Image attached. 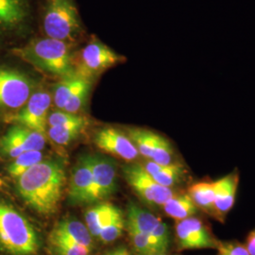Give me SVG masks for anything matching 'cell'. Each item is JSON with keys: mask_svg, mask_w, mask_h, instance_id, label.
<instances>
[{"mask_svg": "<svg viewBox=\"0 0 255 255\" xmlns=\"http://www.w3.org/2000/svg\"><path fill=\"white\" fill-rule=\"evenodd\" d=\"M95 143L101 150L128 162L135 160L139 155L128 136L113 128L100 130L95 137Z\"/></svg>", "mask_w": 255, "mask_h": 255, "instance_id": "4fadbf2b", "label": "cell"}, {"mask_svg": "<svg viewBox=\"0 0 255 255\" xmlns=\"http://www.w3.org/2000/svg\"><path fill=\"white\" fill-rule=\"evenodd\" d=\"M85 118L75 115V114H70L67 112H64L63 110L55 111L52 112L50 115H48L47 119V125L48 127H57V126H63V125H67V124H72L79 122Z\"/></svg>", "mask_w": 255, "mask_h": 255, "instance_id": "4dcf8cb0", "label": "cell"}, {"mask_svg": "<svg viewBox=\"0 0 255 255\" xmlns=\"http://www.w3.org/2000/svg\"><path fill=\"white\" fill-rule=\"evenodd\" d=\"M12 53L47 74L64 79L76 74L68 43L53 38H40L26 46L14 48Z\"/></svg>", "mask_w": 255, "mask_h": 255, "instance_id": "7a4b0ae2", "label": "cell"}, {"mask_svg": "<svg viewBox=\"0 0 255 255\" xmlns=\"http://www.w3.org/2000/svg\"><path fill=\"white\" fill-rule=\"evenodd\" d=\"M219 255H251L246 245L237 241H219L218 246Z\"/></svg>", "mask_w": 255, "mask_h": 255, "instance_id": "1f68e13d", "label": "cell"}, {"mask_svg": "<svg viewBox=\"0 0 255 255\" xmlns=\"http://www.w3.org/2000/svg\"><path fill=\"white\" fill-rule=\"evenodd\" d=\"M116 208L117 207L111 203L101 202L92 206L91 208L85 212L84 219L86 227L91 234L92 237L99 238L101 230L109 221Z\"/></svg>", "mask_w": 255, "mask_h": 255, "instance_id": "ffe728a7", "label": "cell"}, {"mask_svg": "<svg viewBox=\"0 0 255 255\" xmlns=\"http://www.w3.org/2000/svg\"><path fill=\"white\" fill-rule=\"evenodd\" d=\"M43 30L46 37L69 43L82 32V22L74 0H45Z\"/></svg>", "mask_w": 255, "mask_h": 255, "instance_id": "277c9868", "label": "cell"}, {"mask_svg": "<svg viewBox=\"0 0 255 255\" xmlns=\"http://www.w3.org/2000/svg\"><path fill=\"white\" fill-rule=\"evenodd\" d=\"M94 201H104L117 191L116 165L109 158L91 156Z\"/></svg>", "mask_w": 255, "mask_h": 255, "instance_id": "8fae6325", "label": "cell"}, {"mask_svg": "<svg viewBox=\"0 0 255 255\" xmlns=\"http://www.w3.org/2000/svg\"><path fill=\"white\" fill-rule=\"evenodd\" d=\"M28 14V0H0V29L17 28L26 23Z\"/></svg>", "mask_w": 255, "mask_h": 255, "instance_id": "2e32d148", "label": "cell"}, {"mask_svg": "<svg viewBox=\"0 0 255 255\" xmlns=\"http://www.w3.org/2000/svg\"><path fill=\"white\" fill-rule=\"evenodd\" d=\"M68 198L69 201L74 204L95 202L93 191L91 156H83L74 166L69 181Z\"/></svg>", "mask_w": 255, "mask_h": 255, "instance_id": "7c38bea8", "label": "cell"}, {"mask_svg": "<svg viewBox=\"0 0 255 255\" xmlns=\"http://www.w3.org/2000/svg\"><path fill=\"white\" fill-rule=\"evenodd\" d=\"M127 230L131 245L136 252L137 255H160L154 243L151 241L148 236L144 235L134 229L127 227Z\"/></svg>", "mask_w": 255, "mask_h": 255, "instance_id": "83f0119b", "label": "cell"}, {"mask_svg": "<svg viewBox=\"0 0 255 255\" xmlns=\"http://www.w3.org/2000/svg\"><path fill=\"white\" fill-rule=\"evenodd\" d=\"M142 166L153 178L155 182L168 188H171L175 184L179 183L185 173L183 166L177 163L161 165L150 161L146 162Z\"/></svg>", "mask_w": 255, "mask_h": 255, "instance_id": "e0dca14e", "label": "cell"}, {"mask_svg": "<svg viewBox=\"0 0 255 255\" xmlns=\"http://www.w3.org/2000/svg\"><path fill=\"white\" fill-rule=\"evenodd\" d=\"M124 178L139 198L149 205L163 206L174 195L172 188L155 182L142 164H128L123 167Z\"/></svg>", "mask_w": 255, "mask_h": 255, "instance_id": "8992f818", "label": "cell"}, {"mask_svg": "<svg viewBox=\"0 0 255 255\" xmlns=\"http://www.w3.org/2000/svg\"><path fill=\"white\" fill-rule=\"evenodd\" d=\"M238 184L239 175L237 172L228 174L218 181L213 182L215 206L218 213L219 221L223 222L229 212L234 207Z\"/></svg>", "mask_w": 255, "mask_h": 255, "instance_id": "5bb4252c", "label": "cell"}, {"mask_svg": "<svg viewBox=\"0 0 255 255\" xmlns=\"http://www.w3.org/2000/svg\"><path fill=\"white\" fill-rule=\"evenodd\" d=\"M199 210L203 211L210 217L219 220L215 206V195L213 182H196L188 188L187 193Z\"/></svg>", "mask_w": 255, "mask_h": 255, "instance_id": "ac0fdd59", "label": "cell"}, {"mask_svg": "<svg viewBox=\"0 0 255 255\" xmlns=\"http://www.w3.org/2000/svg\"><path fill=\"white\" fill-rule=\"evenodd\" d=\"M123 58L97 39H93L80 52L78 60H74L75 72L84 79L90 80L106 69L119 64Z\"/></svg>", "mask_w": 255, "mask_h": 255, "instance_id": "5b68a950", "label": "cell"}, {"mask_svg": "<svg viewBox=\"0 0 255 255\" xmlns=\"http://www.w3.org/2000/svg\"><path fill=\"white\" fill-rule=\"evenodd\" d=\"M51 101L52 97L46 91L32 93L26 105L17 114L11 116L9 120L46 136Z\"/></svg>", "mask_w": 255, "mask_h": 255, "instance_id": "9c48e42d", "label": "cell"}, {"mask_svg": "<svg viewBox=\"0 0 255 255\" xmlns=\"http://www.w3.org/2000/svg\"><path fill=\"white\" fill-rule=\"evenodd\" d=\"M90 89H91V81L85 79L71 96V98L66 102L63 111L77 115L84 107Z\"/></svg>", "mask_w": 255, "mask_h": 255, "instance_id": "f1b7e54d", "label": "cell"}, {"mask_svg": "<svg viewBox=\"0 0 255 255\" xmlns=\"http://www.w3.org/2000/svg\"><path fill=\"white\" fill-rule=\"evenodd\" d=\"M246 247L251 255H255V229L247 237Z\"/></svg>", "mask_w": 255, "mask_h": 255, "instance_id": "d6a6232c", "label": "cell"}, {"mask_svg": "<svg viewBox=\"0 0 255 255\" xmlns=\"http://www.w3.org/2000/svg\"><path fill=\"white\" fill-rule=\"evenodd\" d=\"M84 80V78L75 74L73 76L62 79L61 82H58L55 85L52 97L55 106L59 110L64 109L66 102Z\"/></svg>", "mask_w": 255, "mask_h": 255, "instance_id": "603a6c76", "label": "cell"}, {"mask_svg": "<svg viewBox=\"0 0 255 255\" xmlns=\"http://www.w3.org/2000/svg\"><path fill=\"white\" fill-rule=\"evenodd\" d=\"M39 247V237L29 221L9 204L0 202V249L11 255H33Z\"/></svg>", "mask_w": 255, "mask_h": 255, "instance_id": "3957f363", "label": "cell"}, {"mask_svg": "<svg viewBox=\"0 0 255 255\" xmlns=\"http://www.w3.org/2000/svg\"><path fill=\"white\" fill-rule=\"evenodd\" d=\"M126 225L123 213L119 208H116L114 211L109 221L101 230L99 238L103 243H111L121 237Z\"/></svg>", "mask_w": 255, "mask_h": 255, "instance_id": "484cf974", "label": "cell"}, {"mask_svg": "<svg viewBox=\"0 0 255 255\" xmlns=\"http://www.w3.org/2000/svg\"><path fill=\"white\" fill-rule=\"evenodd\" d=\"M44 159L42 150H32L24 152L15 159L8 166V172L10 177L17 179L24 172H26L30 167L39 164Z\"/></svg>", "mask_w": 255, "mask_h": 255, "instance_id": "d4e9b609", "label": "cell"}, {"mask_svg": "<svg viewBox=\"0 0 255 255\" xmlns=\"http://www.w3.org/2000/svg\"><path fill=\"white\" fill-rule=\"evenodd\" d=\"M104 255H120V252H119V249H118V250H116L114 252H111V253H108V254Z\"/></svg>", "mask_w": 255, "mask_h": 255, "instance_id": "e575fe53", "label": "cell"}, {"mask_svg": "<svg viewBox=\"0 0 255 255\" xmlns=\"http://www.w3.org/2000/svg\"><path fill=\"white\" fill-rule=\"evenodd\" d=\"M163 207L165 214L177 221L195 217L199 212V208L188 194H174Z\"/></svg>", "mask_w": 255, "mask_h": 255, "instance_id": "44dd1931", "label": "cell"}, {"mask_svg": "<svg viewBox=\"0 0 255 255\" xmlns=\"http://www.w3.org/2000/svg\"><path fill=\"white\" fill-rule=\"evenodd\" d=\"M65 170L62 161L43 160L19 176L16 186L27 205L43 216H51L62 199Z\"/></svg>", "mask_w": 255, "mask_h": 255, "instance_id": "6da1fadb", "label": "cell"}, {"mask_svg": "<svg viewBox=\"0 0 255 255\" xmlns=\"http://www.w3.org/2000/svg\"><path fill=\"white\" fill-rule=\"evenodd\" d=\"M45 146V135L20 125L10 128L0 139V151L11 159L27 151L43 150Z\"/></svg>", "mask_w": 255, "mask_h": 255, "instance_id": "30bf717a", "label": "cell"}, {"mask_svg": "<svg viewBox=\"0 0 255 255\" xmlns=\"http://www.w3.org/2000/svg\"><path fill=\"white\" fill-rule=\"evenodd\" d=\"M176 242L179 251L218 249L219 240L201 219L192 217L177 221Z\"/></svg>", "mask_w": 255, "mask_h": 255, "instance_id": "ba28073f", "label": "cell"}, {"mask_svg": "<svg viewBox=\"0 0 255 255\" xmlns=\"http://www.w3.org/2000/svg\"><path fill=\"white\" fill-rule=\"evenodd\" d=\"M53 255H90L92 249L65 240L49 239Z\"/></svg>", "mask_w": 255, "mask_h": 255, "instance_id": "f546056e", "label": "cell"}, {"mask_svg": "<svg viewBox=\"0 0 255 255\" xmlns=\"http://www.w3.org/2000/svg\"><path fill=\"white\" fill-rule=\"evenodd\" d=\"M48 239L65 240L93 249L91 234L86 225L76 219H62L54 226Z\"/></svg>", "mask_w": 255, "mask_h": 255, "instance_id": "9a60e30c", "label": "cell"}, {"mask_svg": "<svg viewBox=\"0 0 255 255\" xmlns=\"http://www.w3.org/2000/svg\"><path fill=\"white\" fill-rule=\"evenodd\" d=\"M160 222V219L148 211L140 208L134 203L128 204L126 219L128 228L134 229L144 235L149 236Z\"/></svg>", "mask_w": 255, "mask_h": 255, "instance_id": "d6986e66", "label": "cell"}, {"mask_svg": "<svg viewBox=\"0 0 255 255\" xmlns=\"http://www.w3.org/2000/svg\"><path fill=\"white\" fill-rule=\"evenodd\" d=\"M87 123V119H84L72 124L48 127L46 133L55 144L60 146H67L80 136L82 130L86 127Z\"/></svg>", "mask_w": 255, "mask_h": 255, "instance_id": "7402d4cb", "label": "cell"}, {"mask_svg": "<svg viewBox=\"0 0 255 255\" xmlns=\"http://www.w3.org/2000/svg\"><path fill=\"white\" fill-rule=\"evenodd\" d=\"M156 135L157 133L146 128H132L128 130V136L134 144L138 153L146 159L151 157Z\"/></svg>", "mask_w": 255, "mask_h": 255, "instance_id": "cb8c5ba5", "label": "cell"}, {"mask_svg": "<svg viewBox=\"0 0 255 255\" xmlns=\"http://www.w3.org/2000/svg\"><path fill=\"white\" fill-rule=\"evenodd\" d=\"M119 252H120V255H130L127 250H126V249H123V248H120V249H119Z\"/></svg>", "mask_w": 255, "mask_h": 255, "instance_id": "836d02e7", "label": "cell"}, {"mask_svg": "<svg viewBox=\"0 0 255 255\" xmlns=\"http://www.w3.org/2000/svg\"><path fill=\"white\" fill-rule=\"evenodd\" d=\"M33 90V82L17 70L0 68V109H22Z\"/></svg>", "mask_w": 255, "mask_h": 255, "instance_id": "52a82bcc", "label": "cell"}, {"mask_svg": "<svg viewBox=\"0 0 255 255\" xmlns=\"http://www.w3.org/2000/svg\"><path fill=\"white\" fill-rule=\"evenodd\" d=\"M174 151L169 141L159 134L155 138L154 147L150 160L156 164L168 165L173 163Z\"/></svg>", "mask_w": 255, "mask_h": 255, "instance_id": "4316f807", "label": "cell"}]
</instances>
